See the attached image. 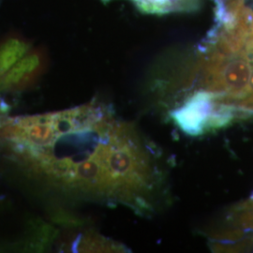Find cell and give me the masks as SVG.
Returning a JSON list of instances; mask_svg holds the SVG:
<instances>
[{
    "instance_id": "1",
    "label": "cell",
    "mask_w": 253,
    "mask_h": 253,
    "mask_svg": "<svg viewBox=\"0 0 253 253\" xmlns=\"http://www.w3.org/2000/svg\"><path fill=\"white\" fill-rule=\"evenodd\" d=\"M47 145L12 151L55 187L83 198L156 212L165 199L167 171L159 148L106 105L92 102L47 114Z\"/></svg>"
},
{
    "instance_id": "3",
    "label": "cell",
    "mask_w": 253,
    "mask_h": 253,
    "mask_svg": "<svg viewBox=\"0 0 253 253\" xmlns=\"http://www.w3.org/2000/svg\"><path fill=\"white\" fill-rule=\"evenodd\" d=\"M32 49L29 40L18 33H9L0 41V80Z\"/></svg>"
},
{
    "instance_id": "4",
    "label": "cell",
    "mask_w": 253,
    "mask_h": 253,
    "mask_svg": "<svg viewBox=\"0 0 253 253\" xmlns=\"http://www.w3.org/2000/svg\"><path fill=\"white\" fill-rule=\"evenodd\" d=\"M136 7L147 14H165L183 9L178 0H132Z\"/></svg>"
},
{
    "instance_id": "2",
    "label": "cell",
    "mask_w": 253,
    "mask_h": 253,
    "mask_svg": "<svg viewBox=\"0 0 253 253\" xmlns=\"http://www.w3.org/2000/svg\"><path fill=\"white\" fill-rule=\"evenodd\" d=\"M48 56L43 48L31 49L0 80V91L18 92L36 84L44 74Z\"/></svg>"
}]
</instances>
